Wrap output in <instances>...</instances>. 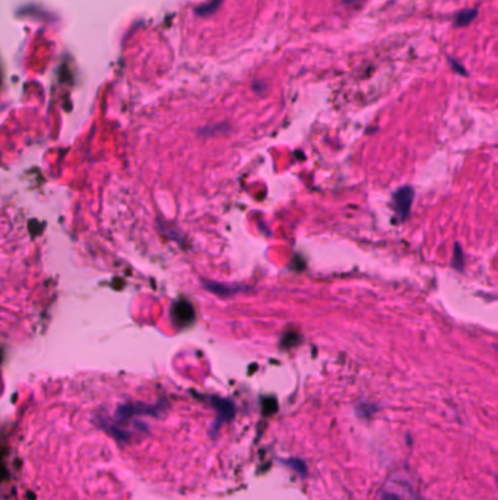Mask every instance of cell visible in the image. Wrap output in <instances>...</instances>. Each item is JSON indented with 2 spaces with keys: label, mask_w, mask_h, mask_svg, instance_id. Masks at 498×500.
I'll return each instance as SVG.
<instances>
[{
  "label": "cell",
  "mask_w": 498,
  "mask_h": 500,
  "mask_svg": "<svg viewBox=\"0 0 498 500\" xmlns=\"http://www.w3.org/2000/svg\"><path fill=\"white\" fill-rule=\"evenodd\" d=\"M412 201H414V192H412L411 187H403V189L397 191V194L395 195V199H393V202H395L393 206L400 218H405L410 214Z\"/></svg>",
  "instance_id": "6da1fadb"
},
{
  "label": "cell",
  "mask_w": 498,
  "mask_h": 500,
  "mask_svg": "<svg viewBox=\"0 0 498 500\" xmlns=\"http://www.w3.org/2000/svg\"><path fill=\"white\" fill-rule=\"evenodd\" d=\"M405 483L396 484L390 481V489H385L382 500H417V496L411 491V489H405Z\"/></svg>",
  "instance_id": "7a4b0ae2"
},
{
  "label": "cell",
  "mask_w": 498,
  "mask_h": 500,
  "mask_svg": "<svg viewBox=\"0 0 498 500\" xmlns=\"http://www.w3.org/2000/svg\"><path fill=\"white\" fill-rule=\"evenodd\" d=\"M495 481H497V484H498V477H497V479H495Z\"/></svg>",
  "instance_id": "3957f363"
}]
</instances>
